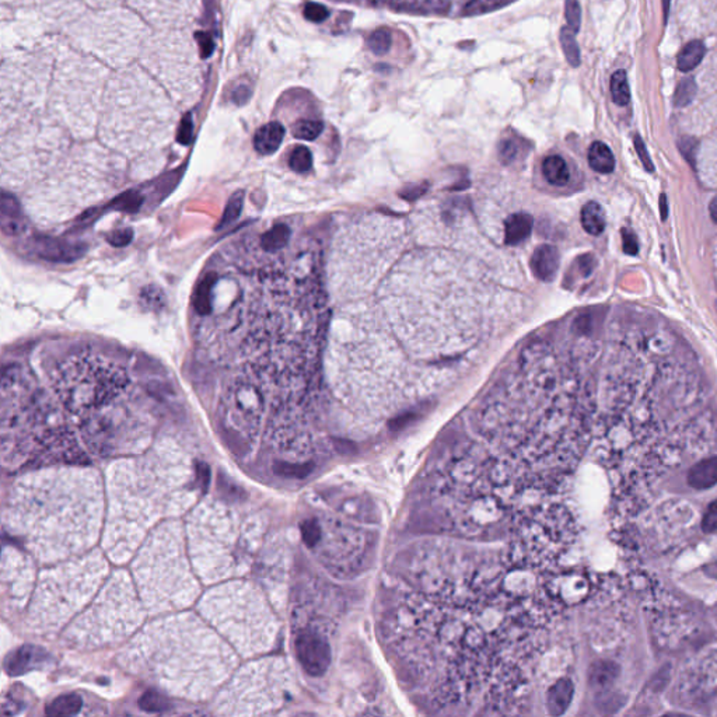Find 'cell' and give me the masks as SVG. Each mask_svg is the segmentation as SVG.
I'll use <instances>...</instances> for the list:
<instances>
[{
  "mask_svg": "<svg viewBox=\"0 0 717 717\" xmlns=\"http://www.w3.org/2000/svg\"><path fill=\"white\" fill-rule=\"evenodd\" d=\"M131 238H132V231L131 230H124V231L115 233L111 237V243L115 244V246H124V244H128L131 242Z\"/></svg>",
  "mask_w": 717,
  "mask_h": 717,
  "instance_id": "obj_48",
  "label": "cell"
},
{
  "mask_svg": "<svg viewBox=\"0 0 717 717\" xmlns=\"http://www.w3.org/2000/svg\"><path fill=\"white\" fill-rule=\"evenodd\" d=\"M606 213L600 203L588 202L581 209V226L591 235H600L606 230Z\"/></svg>",
  "mask_w": 717,
  "mask_h": 717,
  "instance_id": "obj_25",
  "label": "cell"
},
{
  "mask_svg": "<svg viewBox=\"0 0 717 717\" xmlns=\"http://www.w3.org/2000/svg\"><path fill=\"white\" fill-rule=\"evenodd\" d=\"M282 660L265 659L243 667L221 691L217 709L227 714H257L279 707L290 677Z\"/></svg>",
  "mask_w": 717,
  "mask_h": 717,
  "instance_id": "obj_12",
  "label": "cell"
},
{
  "mask_svg": "<svg viewBox=\"0 0 717 717\" xmlns=\"http://www.w3.org/2000/svg\"><path fill=\"white\" fill-rule=\"evenodd\" d=\"M624 250L626 254L635 255L637 253V243L636 237L630 231H624Z\"/></svg>",
  "mask_w": 717,
  "mask_h": 717,
  "instance_id": "obj_47",
  "label": "cell"
},
{
  "mask_svg": "<svg viewBox=\"0 0 717 717\" xmlns=\"http://www.w3.org/2000/svg\"><path fill=\"white\" fill-rule=\"evenodd\" d=\"M264 402L260 391L247 383L234 385L221 409V428L228 444L240 453L248 450L260 430Z\"/></svg>",
  "mask_w": 717,
  "mask_h": 717,
  "instance_id": "obj_13",
  "label": "cell"
},
{
  "mask_svg": "<svg viewBox=\"0 0 717 717\" xmlns=\"http://www.w3.org/2000/svg\"><path fill=\"white\" fill-rule=\"evenodd\" d=\"M554 607L545 577L505 550L433 540L397 556L377 622L398 678L428 711L521 714Z\"/></svg>",
  "mask_w": 717,
  "mask_h": 717,
  "instance_id": "obj_1",
  "label": "cell"
},
{
  "mask_svg": "<svg viewBox=\"0 0 717 717\" xmlns=\"http://www.w3.org/2000/svg\"><path fill=\"white\" fill-rule=\"evenodd\" d=\"M107 573V561L97 550L44 570L28 610V628L38 635L64 628L91 600Z\"/></svg>",
  "mask_w": 717,
  "mask_h": 717,
  "instance_id": "obj_8",
  "label": "cell"
},
{
  "mask_svg": "<svg viewBox=\"0 0 717 717\" xmlns=\"http://www.w3.org/2000/svg\"><path fill=\"white\" fill-rule=\"evenodd\" d=\"M352 2L405 13L469 16L492 12L513 0H352Z\"/></svg>",
  "mask_w": 717,
  "mask_h": 717,
  "instance_id": "obj_14",
  "label": "cell"
},
{
  "mask_svg": "<svg viewBox=\"0 0 717 717\" xmlns=\"http://www.w3.org/2000/svg\"><path fill=\"white\" fill-rule=\"evenodd\" d=\"M573 698V684L570 680H561L548 691L547 705L552 714H562L569 707Z\"/></svg>",
  "mask_w": 717,
  "mask_h": 717,
  "instance_id": "obj_23",
  "label": "cell"
},
{
  "mask_svg": "<svg viewBox=\"0 0 717 717\" xmlns=\"http://www.w3.org/2000/svg\"><path fill=\"white\" fill-rule=\"evenodd\" d=\"M138 594L128 573L116 570L93 604L65 630L64 639L79 648L104 647L127 639L146 614Z\"/></svg>",
  "mask_w": 717,
  "mask_h": 717,
  "instance_id": "obj_9",
  "label": "cell"
},
{
  "mask_svg": "<svg viewBox=\"0 0 717 717\" xmlns=\"http://www.w3.org/2000/svg\"><path fill=\"white\" fill-rule=\"evenodd\" d=\"M531 268L534 275L545 282H550L555 278L559 269V253L554 246L544 244L538 247L531 260Z\"/></svg>",
  "mask_w": 717,
  "mask_h": 717,
  "instance_id": "obj_18",
  "label": "cell"
},
{
  "mask_svg": "<svg viewBox=\"0 0 717 717\" xmlns=\"http://www.w3.org/2000/svg\"><path fill=\"white\" fill-rule=\"evenodd\" d=\"M197 39H198V44H199V49H201V55L203 57H208L210 56V53L213 52V38L206 34V33H198L197 34Z\"/></svg>",
  "mask_w": 717,
  "mask_h": 717,
  "instance_id": "obj_44",
  "label": "cell"
},
{
  "mask_svg": "<svg viewBox=\"0 0 717 717\" xmlns=\"http://www.w3.org/2000/svg\"><path fill=\"white\" fill-rule=\"evenodd\" d=\"M696 94V83L692 78L682 79L674 93V104L675 107H685L688 105Z\"/></svg>",
  "mask_w": 717,
  "mask_h": 717,
  "instance_id": "obj_36",
  "label": "cell"
},
{
  "mask_svg": "<svg viewBox=\"0 0 717 717\" xmlns=\"http://www.w3.org/2000/svg\"><path fill=\"white\" fill-rule=\"evenodd\" d=\"M430 460L424 496L444 534L507 536L555 500L595 430L599 352L572 329L528 345Z\"/></svg>",
  "mask_w": 717,
  "mask_h": 717,
  "instance_id": "obj_2",
  "label": "cell"
},
{
  "mask_svg": "<svg viewBox=\"0 0 717 717\" xmlns=\"http://www.w3.org/2000/svg\"><path fill=\"white\" fill-rule=\"evenodd\" d=\"M532 231V217L527 213H516L505 223V243L518 246L525 242Z\"/></svg>",
  "mask_w": 717,
  "mask_h": 717,
  "instance_id": "obj_21",
  "label": "cell"
},
{
  "mask_svg": "<svg viewBox=\"0 0 717 717\" xmlns=\"http://www.w3.org/2000/svg\"><path fill=\"white\" fill-rule=\"evenodd\" d=\"M709 213L711 220L717 224V197H714L709 205Z\"/></svg>",
  "mask_w": 717,
  "mask_h": 717,
  "instance_id": "obj_49",
  "label": "cell"
},
{
  "mask_svg": "<svg viewBox=\"0 0 717 717\" xmlns=\"http://www.w3.org/2000/svg\"><path fill=\"white\" fill-rule=\"evenodd\" d=\"M79 251V248H75V247H69V246H62V243H56V242H52V240H44L39 243V248H38V253L46 258V260H69V255H76Z\"/></svg>",
  "mask_w": 717,
  "mask_h": 717,
  "instance_id": "obj_31",
  "label": "cell"
},
{
  "mask_svg": "<svg viewBox=\"0 0 717 717\" xmlns=\"http://www.w3.org/2000/svg\"><path fill=\"white\" fill-rule=\"evenodd\" d=\"M305 540L317 550L323 565L339 577H350L366 568L377 541L376 531L362 516H324L303 527Z\"/></svg>",
  "mask_w": 717,
  "mask_h": 717,
  "instance_id": "obj_11",
  "label": "cell"
},
{
  "mask_svg": "<svg viewBox=\"0 0 717 717\" xmlns=\"http://www.w3.org/2000/svg\"><path fill=\"white\" fill-rule=\"evenodd\" d=\"M588 164L597 172L610 174L615 168V157L606 143L594 142L588 149Z\"/></svg>",
  "mask_w": 717,
  "mask_h": 717,
  "instance_id": "obj_24",
  "label": "cell"
},
{
  "mask_svg": "<svg viewBox=\"0 0 717 717\" xmlns=\"http://www.w3.org/2000/svg\"><path fill=\"white\" fill-rule=\"evenodd\" d=\"M702 528L705 532H716L717 531V500L711 502L703 516Z\"/></svg>",
  "mask_w": 717,
  "mask_h": 717,
  "instance_id": "obj_42",
  "label": "cell"
},
{
  "mask_svg": "<svg viewBox=\"0 0 717 717\" xmlns=\"http://www.w3.org/2000/svg\"><path fill=\"white\" fill-rule=\"evenodd\" d=\"M199 612L243 657L265 653L275 643V615L250 581H230L215 587L201 600Z\"/></svg>",
  "mask_w": 717,
  "mask_h": 717,
  "instance_id": "obj_7",
  "label": "cell"
},
{
  "mask_svg": "<svg viewBox=\"0 0 717 717\" xmlns=\"http://www.w3.org/2000/svg\"><path fill=\"white\" fill-rule=\"evenodd\" d=\"M191 139H192V118H191V115H187L183 119L181 127H179L178 140L183 145H188L191 142Z\"/></svg>",
  "mask_w": 717,
  "mask_h": 717,
  "instance_id": "obj_43",
  "label": "cell"
},
{
  "mask_svg": "<svg viewBox=\"0 0 717 717\" xmlns=\"http://www.w3.org/2000/svg\"><path fill=\"white\" fill-rule=\"evenodd\" d=\"M290 238V230L284 224L275 226L261 237L262 248L268 253H278L283 248Z\"/></svg>",
  "mask_w": 717,
  "mask_h": 717,
  "instance_id": "obj_30",
  "label": "cell"
},
{
  "mask_svg": "<svg viewBox=\"0 0 717 717\" xmlns=\"http://www.w3.org/2000/svg\"><path fill=\"white\" fill-rule=\"evenodd\" d=\"M611 96L615 104L624 107L630 101V90L625 71H617L611 78Z\"/></svg>",
  "mask_w": 717,
  "mask_h": 717,
  "instance_id": "obj_32",
  "label": "cell"
},
{
  "mask_svg": "<svg viewBox=\"0 0 717 717\" xmlns=\"http://www.w3.org/2000/svg\"><path fill=\"white\" fill-rule=\"evenodd\" d=\"M132 570L136 590L149 614L185 610L201 592L185 555L183 528L178 521H164L150 532Z\"/></svg>",
  "mask_w": 717,
  "mask_h": 717,
  "instance_id": "obj_6",
  "label": "cell"
},
{
  "mask_svg": "<svg viewBox=\"0 0 717 717\" xmlns=\"http://www.w3.org/2000/svg\"><path fill=\"white\" fill-rule=\"evenodd\" d=\"M305 17L313 23H323L329 17V12L320 3H307L305 8Z\"/></svg>",
  "mask_w": 717,
  "mask_h": 717,
  "instance_id": "obj_40",
  "label": "cell"
},
{
  "mask_svg": "<svg viewBox=\"0 0 717 717\" xmlns=\"http://www.w3.org/2000/svg\"><path fill=\"white\" fill-rule=\"evenodd\" d=\"M635 146H636V150H637V154L640 157V160L643 161V164L646 165L647 170H653V164H651V160L647 154V150H646V146L643 143V140L639 138V136H635Z\"/></svg>",
  "mask_w": 717,
  "mask_h": 717,
  "instance_id": "obj_46",
  "label": "cell"
},
{
  "mask_svg": "<svg viewBox=\"0 0 717 717\" xmlns=\"http://www.w3.org/2000/svg\"><path fill=\"white\" fill-rule=\"evenodd\" d=\"M46 660L44 648L37 646H23L10 653L6 660V671L10 675H20L39 667Z\"/></svg>",
  "mask_w": 717,
  "mask_h": 717,
  "instance_id": "obj_17",
  "label": "cell"
},
{
  "mask_svg": "<svg viewBox=\"0 0 717 717\" xmlns=\"http://www.w3.org/2000/svg\"><path fill=\"white\" fill-rule=\"evenodd\" d=\"M122 664L175 696L206 699L237 666L234 648L194 614L152 622L125 648Z\"/></svg>",
  "mask_w": 717,
  "mask_h": 717,
  "instance_id": "obj_5",
  "label": "cell"
},
{
  "mask_svg": "<svg viewBox=\"0 0 717 717\" xmlns=\"http://www.w3.org/2000/svg\"><path fill=\"white\" fill-rule=\"evenodd\" d=\"M391 42H392V37H391V33L387 31L385 28H381V30H377L374 31L369 39H367V44H369V48L372 49V52H374L376 55H384L390 51V46H391Z\"/></svg>",
  "mask_w": 717,
  "mask_h": 717,
  "instance_id": "obj_37",
  "label": "cell"
},
{
  "mask_svg": "<svg viewBox=\"0 0 717 717\" xmlns=\"http://www.w3.org/2000/svg\"><path fill=\"white\" fill-rule=\"evenodd\" d=\"M237 514L219 502H206L188 520L190 558L197 574L206 584L235 573L243 541Z\"/></svg>",
  "mask_w": 717,
  "mask_h": 717,
  "instance_id": "obj_10",
  "label": "cell"
},
{
  "mask_svg": "<svg viewBox=\"0 0 717 717\" xmlns=\"http://www.w3.org/2000/svg\"><path fill=\"white\" fill-rule=\"evenodd\" d=\"M289 165L296 172H307L313 167V154L306 146H297L290 157Z\"/></svg>",
  "mask_w": 717,
  "mask_h": 717,
  "instance_id": "obj_35",
  "label": "cell"
},
{
  "mask_svg": "<svg viewBox=\"0 0 717 717\" xmlns=\"http://www.w3.org/2000/svg\"><path fill=\"white\" fill-rule=\"evenodd\" d=\"M83 700L78 693H68L55 698L46 707L49 716H75L80 711Z\"/></svg>",
  "mask_w": 717,
  "mask_h": 717,
  "instance_id": "obj_28",
  "label": "cell"
},
{
  "mask_svg": "<svg viewBox=\"0 0 717 717\" xmlns=\"http://www.w3.org/2000/svg\"><path fill=\"white\" fill-rule=\"evenodd\" d=\"M566 19H568L570 30L573 33L579 31L581 12H580V5L577 0H566Z\"/></svg>",
  "mask_w": 717,
  "mask_h": 717,
  "instance_id": "obj_39",
  "label": "cell"
},
{
  "mask_svg": "<svg viewBox=\"0 0 717 717\" xmlns=\"http://www.w3.org/2000/svg\"><path fill=\"white\" fill-rule=\"evenodd\" d=\"M242 206H243V197H240V195H238V197H234V198L228 202V205H227V209H226V213H224V216H223V220H221L220 227H221V226H227V224L233 223V221L238 217V215H240V212H242Z\"/></svg>",
  "mask_w": 717,
  "mask_h": 717,
  "instance_id": "obj_41",
  "label": "cell"
},
{
  "mask_svg": "<svg viewBox=\"0 0 717 717\" xmlns=\"http://www.w3.org/2000/svg\"><path fill=\"white\" fill-rule=\"evenodd\" d=\"M139 707L149 713H161L170 709V700L157 691H147L139 699Z\"/></svg>",
  "mask_w": 717,
  "mask_h": 717,
  "instance_id": "obj_34",
  "label": "cell"
},
{
  "mask_svg": "<svg viewBox=\"0 0 717 717\" xmlns=\"http://www.w3.org/2000/svg\"><path fill=\"white\" fill-rule=\"evenodd\" d=\"M543 174L552 185H566L570 179V172L566 161L561 156H548L543 163Z\"/></svg>",
  "mask_w": 717,
  "mask_h": 717,
  "instance_id": "obj_26",
  "label": "cell"
},
{
  "mask_svg": "<svg viewBox=\"0 0 717 717\" xmlns=\"http://www.w3.org/2000/svg\"><path fill=\"white\" fill-rule=\"evenodd\" d=\"M251 94V90L247 84H238L234 90H233V101L237 102V104H243L248 100Z\"/></svg>",
  "mask_w": 717,
  "mask_h": 717,
  "instance_id": "obj_45",
  "label": "cell"
},
{
  "mask_svg": "<svg viewBox=\"0 0 717 717\" xmlns=\"http://www.w3.org/2000/svg\"><path fill=\"white\" fill-rule=\"evenodd\" d=\"M562 44H563V49H565V53L569 59V62L573 65V66H577L580 64V52H579V48H577V44H576V39H574V34L569 30H563L562 31Z\"/></svg>",
  "mask_w": 717,
  "mask_h": 717,
  "instance_id": "obj_38",
  "label": "cell"
},
{
  "mask_svg": "<svg viewBox=\"0 0 717 717\" xmlns=\"http://www.w3.org/2000/svg\"><path fill=\"white\" fill-rule=\"evenodd\" d=\"M9 555L5 552L3 555V588H5V600L8 603L6 607L10 611H16L21 608L33 587V565L26 555H21L15 551H9Z\"/></svg>",
  "mask_w": 717,
  "mask_h": 717,
  "instance_id": "obj_15",
  "label": "cell"
},
{
  "mask_svg": "<svg viewBox=\"0 0 717 717\" xmlns=\"http://www.w3.org/2000/svg\"><path fill=\"white\" fill-rule=\"evenodd\" d=\"M688 485L696 491L710 489L717 484V457H710L695 464L688 475Z\"/></svg>",
  "mask_w": 717,
  "mask_h": 717,
  "instance_id": "obj_19",
  "label": "cell"
},
{
  "mask_svg": "<svg viewBox=\"0 0 717 717\" xmlns=\"http://www.w3.org/2000/svg\"><path fill=\"white\" fill-rule=\"evenodd\" d=\"M102 523V485L93 469L59 468L23 476L5 506L6 528L39 562L90 550Z\"/></svg>",
  "mask_w": 717,
  "mask_h": 717,
  "instance_id": "obj_3",
  "label": "cell"
},
{
  "mask_svg": "<svg viewBox=\"0 0 717 717\" xmlns=\"http://www.w3.org/2000/svg\"><path fill=\"white\" fill-rule=\"evenodd\" d=\"M284 138V128L279 122H271L260 128L254 136V147L261 154L275 153Z\"/></svg>",
  "mask_w": 717,
  "mask_h": 717,
  "instance_id": "obj_20",
  "label": "cell"
},
{
  "mask_svg": "<svg viewBox=\"0 0 717 717\" xmlns=\"http://www.w3.org/2000/svg\"><path fill=\"white\" fill-rule=\"evenodd\" d=\"M2 228L6 234L10 235H17L26 228L21 208L15 201V198L8 194H3L2 197Z\"/></svg>",
  "mask_w": 717,
  "mask_h": 717,
  "instance_id": "obj_22",
  "label": "cell"
},
{
  "mask_svg": "<svg viewBox=\"0 0 717 717\" xmlns=\"http://www.w3.org/2000/svg\"><path fill=\"white\" fill-rule=\"evenodd\" d=\"M706 53V48L702 41L695 39L688 42L680 52L677 65L681 72H691L693 71L700 62Z\"/></svg>",
  "mask_w": 717,
  "mask_h": 717,
  "instance_id": "obj_27",
  "label": "cell"
},
{
  "mask_svg": "<svg viewBox=\"0 0 717 717\" xmlns=\"http://www.w3.org/2000/svg\"><path fill=\"white\" fill-rule=\"evenodd\" d=\"M192 473L184 454L168 450H153L109 468L104 548L115 563L128 562L161 517L183 514L195 502Z\"/></svg>",
  "mask_w": 717,
  "mask_h": 717,
  "instance_id": "obj_4",
  "label": "cell"
},
{
  "mask_svg": "<svg viewBox=\"0 0 717 717\" xmlns=\"http://www.w3.org/2000/svg\"><path fill=\"white\" fill-rule=\"evenodd\" d=\"M296 655L311 677L323 675L331 664V646L317 628H302L296 637Z\"/></svg>",
  "mask_w": 717,
  "mask_h": 717,
  "instance_id": "obj_16",
  "label": "cell"
},
{
  "mask_svg": "<svg viewBox=\"0 0 717 717\" xmlns=\"http://www.w3.org/2000/svg\"><path fill=\"white\" fill-rule=\"evenodd\" d=\"M324 129V124L317 119H302L297 121L293 127V135L302 140H314L317 139Z\"/></svg>",
  "mask_w": 717,
  "mask_h": 717,
  "instance_id": "obj_33",
  "label": "cell"
},
{
  "mask_svg": "<svg viewBox=\"0 0 717 717\" xmlns=\"http://www.w3.org/2000/svg\"><path fill=\"white\" fill-rule=\"evenodd\" d=\"M618 675V667L611 662L595 663L590 671V682L597 689H606L612 685Z\"/></svg>",
  "mask_w": 717,
  "mask_h": 717,
  "instance_id": "obj_29",
  "label": "cell"
},
{
  "mask_svg": "<svg viewBox=\"0 0 717 717\" xmlns=\"http://www.w3.org/2000/svg\"><path fill=\"white\" fill-rule=\"evenodd\" d=\"M663 10H664V19L667 20V16L670 12V0H663Z\"/></svg>",
  "mask_w": 717,
  "mask_h": 717,
  "instance_id": "obj_50",
  "label": "cell"
}]
</instances>
